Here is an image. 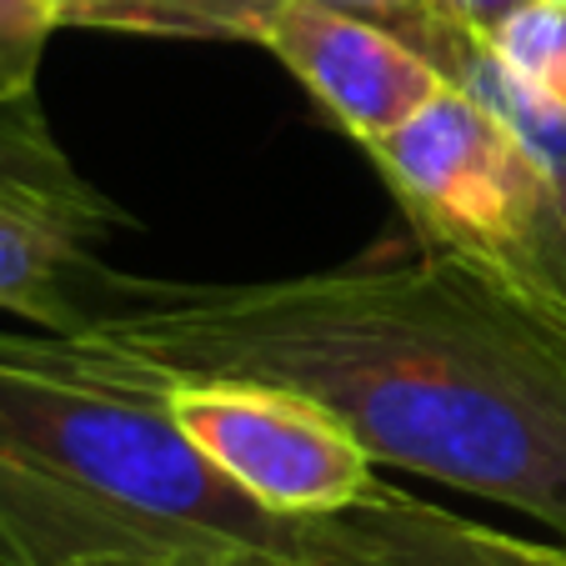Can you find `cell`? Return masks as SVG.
<instances>
[{"label":"cell","instance_id":"6da1fadb","mask_svg":"<svg viewBox=\"0 0 566 566\" xmlns=\"http://www.w3.org/2000/svg\"><path fill=\"white\" fill-rule=\"evenodd\" d=\"M75 342L166 376L306 391L371 461L516 506L566 542V316L467 256L421 247L247 286L116 271Z\"/></svg>","mask_w":566,"mask_h":566},{"label":"cell","instance_id":"7a4b0ae2","mask_svg":"<svg viewBox=\"0 0 566 566\" xmlns=\"http://www.w3.org/2000/svg\"><path fill=\"white\" fill-rule=\"evenodd\" d=\"M0 457L116 512L311 566L301 516L235 486L176 421L166 376L136 356L0 332Z\"/></svg>","mask_w":566,"mask_h":566},{"label":"cell","instance_id":"3957f363","mask_svg":"<svg viewBox=\"0 0 566 566\" xmlns=\"http://www.w3.org/2000/svg\"><path fill=\"white\" fill-rule=\"evenodd\" d=\"M366 156L386 176L421 247L476 261L552 306L542 276L552 176L492 111H481L467 91L441 86L407 126L371 140Z\"/></svg>","mask_w":566,"mask_h":566},{"label":"cell","instance_id":"277c9868","mask_svg":"<svg viewBox=\"0 0 566 566\" xmlns=\"http://www.w3.org/2000/svg\"><path fill=\"white\" fill-rule=\"evenodd\" d=\"M166 391L186 437L281 516L336 512L376 481L356 431L306 391L235 376H166Z\"/></svg>","mask_w":566,"mask_h":566},{"label":"cell","instance_id":"5b68a950","mask_svg":"<svg viewBox=\"0 0 566 566\" xmlns=\"http://www.w3.org/2000/svg\"><path fill=\"white\" fill-rule=\"evenodd\" d=\"M261 45L361 150L391 136L396 126H407L447 86L417 45L376 21L336 11L326 0H286Z\"/></svg>","mask_w":566,"mask_h":566},{"label":"cell","instance_id":"8992f818","mask_svg":"<svg viewBox=\"0 0 566 566\" xmlns=\"http://www.w3.org/2000/svg\"><path fill=\"white\" fill-rule=\"evenodd\" d=\"M0 566H296L226 536L116 512L0 457Z\"/></svg>","mask_w":566,"mask_h":566},{"label":"cell","instance_id":"52a82bcc","mask_svg":"<svg viewBox=\"0 0 566 566\" xmlns=\"http://www.w3.org/2000/svg\"><path fill=\"white\" fill-rule=\"evenodd\" d=\"M301 536L311 566H566V546L476 526L381 481L336 512L301 516Z\"/></svg>","mask_w":566,"mask_h":566},{"label":"cell","instance_id":"ba28073f","mask_svg":"<svg viewBox=\"0 0 566 566\" xmlns=\"http://www.w3.org/2000/svg\"><path fill=\"white\" fill-rule=\"evenodd\" d=\"M0 211L65 231L86 247H101L106 235L130 226V216L101 196L61 150L41 96L0 101Z\"/></svg>","mask_w":566,"mask_h":566},{"label":"cell","instance_id":"9c48e42d","mask_svg":"<svg viewBox=\"0 0 566 566\" xmlns=\"http://www.w3.org/2000/svg\"><path fill=\"white\" fill-rule=\"evenodd\" d=\"M396 35L407 45H417L441 71L447 86L467 91L481 111H492L552 181L566 176V101L562 96H552L546 86H536L532 75H522L492 41H471V35L447 31V25L427 21V15H407L396 25Z\"/></svg>","mask_w":566,"mask_h":566},{"label":"cell","instance_id":"30bf717a","mask_svg":"<svg viewBox=\"0 0 566 566\" xmlns=\"http://www.w3.org/2000/svg\"><path fill=\"white\" fill-rule=\"evenodd\" d=\"M111 276L116 271L96 247L0 211V311H15L55 336H75L96 321Z\"/></svg>","mask_w":566,"mask_h":566},{"label":"cell","instance_id":"8fae6325","mask_svg":"<svg viewBox=\"0 0 566 566\" xmlns=\"http://www.w3.org/2000/svg\"><path fill=\"white\" fill-rule=\"evenodd\" d=\"M286 0H61V25L261 45Z\"/></svg>","mask_w":566,"mask_h":566},{"label":"cell","instance_id":"7c38bea8","mask_svg":"<svg viewBox=\"0 0 566 566\" xmlns=\"http://www.w3.org/2000/svg\"><path fill=\"white\" fill-rule=\"evenodd\" d=\"M492 45L522 75H532L536 86L566 101V0H542L532 11L512 15L492 35Z\"/></svg>","mask_w":566,"mask_h":566},{"label":"cell","instance_id":"4fadbf2b","mask_svg":"<svg viewBox=\"0 0 566 566\" xmlns=\"http://www.w3.org/2000/svg\"><path fill=\"white\" fill-rule=\"evenodd\" d=\"M55 31L61 0H0V101L35 96V71Z\"/></svg>","mask_w":566,"mask_h":566},{"label":"cell","instance_id":"5bb4252c","mask_svg":"<svg viewBox=\"0 0 566 566\" xmlns=\"http://www.w3.org/2000/svg\"><path fill=\"white\" fill-rule=\"evenodd\" d=\"M532 6H542V0H421L417 15L447 25V31L471 35V41H492V35L502 31L512 15L532 11ZM391 31H396V25H391Z\"/></svg>","mask_w":566,"mask_h":566},{"label":"cell","instance_id":"9a60e30c","mask_svg":"<svg viewBox=\"0 0 566 566\" xmlns=\"http://www.w3.org/2000/svg\"><path fill=\"white\" fill-rule=\"evenodd\" d=\"M546 296L566 316V176H556L546 191V256H542Z\"/></svg>","mask_w":566,"mask_h":566},{"label":"cell","instance_id":"2e32d148","mask_svg":"<svg viewBox=\"0 0 566 566\" xmlns=\"http://www.w3.org/2000/svg\"><path fill=\"white\" fill-rule=\"evenodd\" d=\"M326 6L352 11V15H361V21H376V25H386V31L421 11V0H326Z\"/></svg>","mask_w":566,"mask_h":566}]
</instances>
